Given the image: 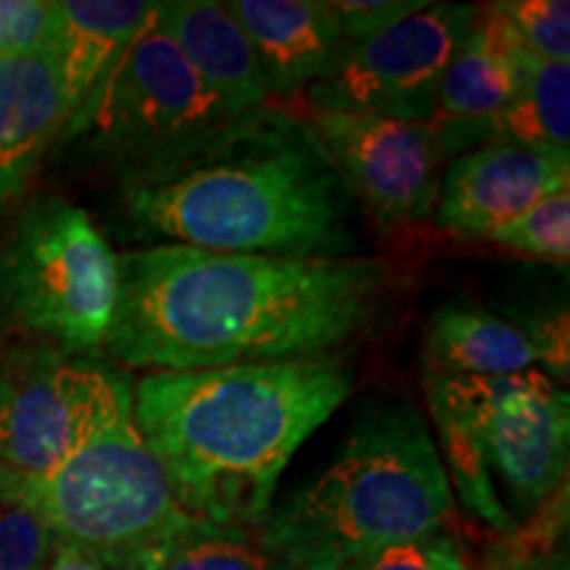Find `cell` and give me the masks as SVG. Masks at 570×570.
Instances as JSON below:
<instances>
[{"label":"cell","instance_id":"1","mask_svg":"<svg viewBox=\"0 0 570 570\" xmlns=\"http://www.w3.org/2000/svg\"><path fill=\"white\" fill-rule=\"evenodd\" d=\"M117 265L106 346L148 373L325 356L370 333L396 291L389 262L356 254L291 259L159 244Z\"/></svg>","mask_w":570,"mask_h":570},{"label":"cell","instance_id":"2","mask_svg":"<svg viewBox=\"0 0 570 570\" xmlns=\"http://www.w3.org/2000/svg\"><path fill=\"white\" fill-rule=\"evenodd\" d=\"M354 389L341 356L256 362L132 383V420L190 515L256 529L296 449Z\"/></svg>","mask_w":570,"mask_h":570},{"label":"cell","instance_id":"3","mask_svg":"<svg viewBox=\"0 0 570 570\" xmlns=\"http://www.w3.org/2000/svg\"><path fill=\"white\" fill-rule=\"evenodd\" d=\"M352 194L309 127L265 111L244 138L173 180L125 190L142 235L223 254L354 256Z\"/></svg>","mask_w":570,"mask_h":570},{"label":"cell","instance_id":"4","mask_svg":"<svg viewBox=\"0 0 570 570\" xmlns=\"http://www.w3.org/2000/svg\"><path fill=\"white\" fill-rule=\"evenodd\" d=\"M425 417L404 402L362 412L336 460L256 525L291 570H341L383 547L441 533L454 512Z\"/></svg>","mask_w":570,"mask_h":570},{"label":"cell","instance_id":"5","mask_svg":"<svg viewBox=\"0 0 570 570\" xmlns=\"http://www.w3.org/2000/svg\"><path fill=\"white\" fill-rule=\"evenodd\" d=\"M449 487L504 539L539 518L568 475L570 399L550 375H425Z\"/></svg>","mask_w":570,"mask_h":570},{"label":"cell","instance_id":"6","mask_svg":"<svg viewBox=\"0 0 570 570\" xmlns=\"http://www.w3.org/2000/svg\"><path fill=\"white\" fill-rule=\"evenodd\" d=\"M159 6L59 135L80 142L125 190L161 185L209 161L267 111L227 109L183 59Z\"/></svg>","mask_w":570,"mask_h":570},{"label":"cell","instance_id":"7","mask_svg":"<svg viewBox=\"0 0 570 570\" xmlns=\"http://www.w3.org/2000/svg\"><path fill=\"white\" fill-rule=\"evenodd\" d=\"M9 475L56 541L92 554L109 570H130L202 520L177 502L167 473L140 439L132 396L51 473Z\"/></svg>","mask_w":570,"mask_h":570},{"label":"cell","instance_id":"8","mask_svg":"<svg viewBox=\"0 0 570 570\" xmlns=\"http://www.w3.org/2000/svg\"><path fill=\"white\" fill-rule=\"evenodd\" d=\"M119 291L117 254L80 206L27 204L0 246V315L67 354L104 346Z\"/></svg>","mask_w":570,"mask_h":570},{"label":"cell","instance_id":"9","mask_svg":"<svg viewBox=\"0 0 570 570\" xmlns=\"http://www.w3.org/2000/svg\"><path fill=\"white\" fill-rule=\"evenodd\" d=\"M479 6L428 3L383 32L352 42L323 80L306 88L312 111L377 114L431 122L449 59Z\"/></svg>","mask_w":570,"mask_h":570},{"label":"cell","instance_id":"10","mask_svg":"<svg viewBox=\"0 0 570 570\" xmlns=\"http://www.w3.org/2000/svg\"><path fill=\"white\" fill-rule=\"evenodd\" d=\"M130 396V377L61 354L0 362V468L51 473Z\"/></svg>","mask_w":570,"mask_h":570},{"label":"cell","instance_id":"11","mask_svg":"<svg viewBox=\"0 0 570 570\" xmlns=\"http://www.w3.org/2000/svg\"><path fill=\"white\" fill-rule=\"evenodd\" d=\"M306 127L383 230L420 223L436 209L449 154L433 122L309 109Z\"/></svg>","mask_w":570,"mask_h":570},{"label":"cell","instance_id":"12","mask_svg":"<svg viewBox=\"0 0 570 570\" xmlns=\"http://www.w3.org/2000/svg\"><path fill=\"white\" fill-rule=\"evenodd\" d=\"M568 188L570 154L483 142L468 148L444 169L436 225L465 238H487L497 227Z\"/></svg>","mask_w":570,"mask_h":570},{"label":"cell","instance_id":"13","mask_svg":"<svg viewBox=\"0 0 570 570\" xmlns=\"http://www.w3.org/2000/svg\"><path fill=\"white\" fill-rule=\"evenodd\" d=\"M525 48L491 3L479 9L473 24L449 59L436 92L431 122L446 154L489 142L491 125L518 96Z\"/></svg>","mask_w":570,"mask_h":570},{"label":"cell","instance_id":"14","mask_svg":"<svg viewBox=\"0 0 570 570\" xmlns=\"http://www.w3.org/2000/svg\"><path fill=\"white\" fill-rule=\"evenodd\" d=\"M227 9L252 42L269 96L312 88L346 51L336 13L325 0H233Z\"/></svg>","mask_w":570,"mask_h":570},{"label":"cell","instance_id":"15","mask_svg":"<svg viewBox=\"0 0 570 570\" xmlns=\"http://www.w3.org/2000/svg\"><path fill=\"white\" fill-rule=\"evenodd\" d=\"M159 19L183 59L202 82L235 114L265 111L269 88L244 27L227 3L217 0H169Z\"/></svg>","mask_w":570,"mask_h":570},{"label":"cell","instance_id":"16","mask_svg":"<svg viewBox=\"0 0 570 570\" xmlns=\"http://www.w3.org/2000/svg\"><path fill=\"white\" fill-rule=\"evenodd\" d=\"M63 125L53 56L0 59V212L24 196Z\"/></svg>","mask_w":570,"mask_h":570},{"label":"cell","instance_id":"17","mask_svg":"<svg viewBox=\"0 0 570 570\" xmlns=\"http://www.w3.org/2000/svg\"><path fill=\"white\" fill-rule=\"evenodd\" d=\"M148 0H67L59 3L53 61L59 69L67 122L109 75L119 56L151 17Z\"/></svg>","mask_w":570,"mask_h":570},{"label":"cell","instance_id":"18","mask_svg":"<svg viewBox=\"0 0 570 570\" xmlns=\"http://www.w3.org/2000/svg\"><path fill=\"white\" fill-rule=\"evenodd\" d=\"M425 375L504 377L541 365L531 331L479 306L449 304L425 327Z\"/></svg>","mask_w":570,"mask_h":570},{"label":"cell","instance_id":"19","mask_svg":"<svg viewBox=\"0 0 570 570\" xmlns=\"http://www.w3.org/2000/svg\"><path fill=\"white\" fill-rule=\"evenodd\" d=\"M489 142H515L539 151L570 154V67L525 51L523 80L491 125Z\"/></svg>","mask_w":570,"mask_h":570},{"label":"cell","instance_id":"20","mask_svg":"<svg viewBox=\"0 0 570 570\" xmlns=\"http://www.w3.org/2000/svg\"><path fill=\"white\" fill-rule=\"evenodd\" d=\"M130 570H291L262 544L254 529H223L196 520Z\"/></svg>","mask_w":570,"mask_h":570},{"label":"cell","instance_id":"21","mask_svg":"<svg viewBox=\"0 0 570 570\" xmlns=\"http://www.w3.org/2000/svg\"><path fill=\"white\" fill-rule=\"evenodd\" d=\"M56 544L51 529L17 494L9 470L0 468V570H48Z\"/></svg>","mask_w":570,"mask_h":570},{"label":"cell","instance_id":"22","mask_svg":"<svg viewBox=\"0 0 570 570\" xmlns=\"http://www.w3.org/2000/svg\"><path fill=\"white\" fill-rule=\"evenodd\" d=\"M487 240L508 252L566 265L570 256V194L562 190L544 198L508 225L489 233Z\"/></svg>","mask_w":570,"mask_h":570},{"label":"cell","instance_id":"23","mask_svg":"<svg viewBox=\"0 0 570 570\" xmlns=\"http://www.w3.org/2000/svg\"><path fill=\"white\" fill-rule=\"evenodd\" d=\"M494 6L525 51L544 61H570L568 0H508Z\"/></svg>","mask_w":570,"mask_h":570},{"label":"cell","instance_id":"24","mask_svg":"<svg viewBox=\"0 0 570 570\" xmlns=\"http://www.w3.org/2000/svg\"><path fill=\"white\" fill-rule=\"evenodd\" d=\"M59 35V3L0 0V59L53 56Z\"/></svg>","mask_w":570,"mask_h":570},{"label":"cell","instance_id":"25","mask_svg":"<svg viewBox=\"0 0 570 570\" xmlns=\"http://www.w3.org/2000/svg\"><path fill=\"white\" fill-rule=\"evenodd\" d=\"M341 570H470L462 544L449 533L402 541L348 562Z\"/></svg>","mask_w":570,"mask_h":570},{"label":"cell","instance_id":"26","mask_svg":"<svg viewBox=\"0 0 570 570\" xmlns=\"http://www.w3.org/2000/svg\"><path fill=\"white\" fill-rule=\"evenodd\" d=\"M425 6L428 0H331L346 46L383 32Z\"/></svg>","mask_w":570,"mask_h":570},{"label":"cell","instance_id":"27","mask_svg":"<svg viewBox=\"0 0 570 570\" xmlns=\"http://www.w3.org/2000/svg\"><path fill=\"white\" fill-rule=\"evenodd\" d=\"M508 541V547H497L475 570H568L566 560L552 558L541 547H533V541L518 544L512 537Z\"/></svg>","mask_w":570,"mask_h":570},{"label":"cell","instance_id":"28","mask_svg":"<svg viewBox=\"0 0 570 570\" xmlns=\"http://www.w3.org/2000/svg\"><path fill=\"white\" fill-rule=\"evenodd\" d=\"M48 570H109L101 560L92 558V554L77 550L71 544H56V552L51 562H48Z\"/></svg>","mask_w":570,"mask_h":570}]
</instances>
